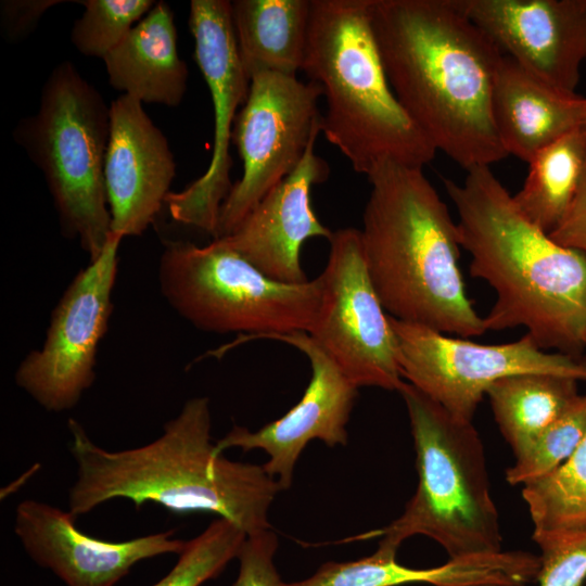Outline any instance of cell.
Instances as JSON below:
<instances>
[{"mask_svg":"<svg viewBox=\"0 0 586 586\" xmlns=\"http://www.w3.org/2000/svg\"><path fill=\"white\" fill-rule=\"evenodd\" d=\"M372 27L390 85L436 151L467 171L508 156L493 116L504 53L458 0H373Z\"/></svg>","mask_w":586,"mask_h":586,"instance_id":"obj_1","label":"cell"},{"mask_svg":"<svg viewBox=\"0 0 586 586\" xmlns=\"http://www.w3.org/2000/svg\"><path fill=\"white\" fill-rule=\"evenodd\" d=\"M458 214L459 243L470 273L496 301L487 330L523 327L543 349L579 357L586 337V255L564 247L532 222L491 170L476 167L462 182L444 179Z\"/></svg>","mask_w":586,"mask_h":586,"instance_id":"obj_2","label":"cell"},{"mask_svg":"<svg viewBox=\"0 0 586 586\" xmlns=\"http://www.w3.org/2000/svg\"><path fill=\"white\" fill-rule=\"evenodd\" d=\"M67 426L77 464L68 494L75 517L126 498L137 508L154 502L175 513H215L246 535L270 528L268 511L282 489L263 466L215 453L207 397L188 399L160 437L136 448L106 450L77 420L68 419Z\"/></svg>","mask_w":586,"mask_h":586,"instance_id":"obj_3","label":"cell"},{"mask_svg":"<svg viewBox=\"0 0 586 586\" xmlns=\"http://www.w3.org/2000/svg\"><path fill=\"white\" fill-rule=\"evenodd\" d=\"M423 168L378 166L362 215L366 267L385 313L459 337L486 332L460 270L457 222Z\"/></svg>","mask_w":586,"mask_h":586,"instance_id":"obj_4","label":"cell"},{"mask_svg":"<svg viewBox=\"0 0 586 586\" xmlns=\"http://www.w3.org/2000/svg\"><path fill=\"white\" fill-rule=\"evenodd\" d=\"M373 0H310L302 72L322 88L321 133L368 176L384 163L423 168L436 150L398 102L372 27Z\"/></svg>","mask_w":586,"mask_h":586,"instance_id":"obj_5","label":"cell"},{"mask_svg":"<svg viewBox=\"0 0 586 586\" xmlns=\"http://www.w3.org/2000/svg\"><path fill=\"white\" fill-rule=\"evenodd\" d=\"M398 393L416 450V493L387 526L347 540L380 537V548L397 552L405 539L424 535L440 544L449 559L501 551L498 511L476 429L408 382Z\"/></svg>","mask_w":586,"mask_h":586,"instance_id":"obj_6","label":"cell"},{"mask_svg":"<svg viewBox=\"0 0 586 586\" xmlns=\"http://www.w3.org/2000/svg\"><path fill=\"white\" fill-rule=\"evenodd\" d=\"M110 105L69 61L41 89L38 111L22 118L13 138L41 170L64 234L95 259L111 234L104 162Z\"/></svg>","mask_w":586,"mask_h":586,"instance_id":"obj_7","label":"cell"},{"mask_svg":"<svg viewBox=\"0 0 586 586\" xmlns=\"http://www.w3.org/2000/svg\"><path fill=\"white\" fill-rule=\"evenodd\" d=\"M158 283L173 309L196 329L247 332L251 339L308 333L322 295L320 276L300 284L275 281L220 239L204 246L167 241Z\"/></svg>","mask_w":586,"mask_h":586,"instance_id":"obj_8","label":"cell"},{"mask_svg":"<svg viewBox=\"0 0 586 586\" xmlns=\"http://www.w3.org/2000/svg\"><path fill=\"white\" fill-rule=\"evenodd\" d=\"M403 379L453 417L472 422L488 387L520 373H545L586 381V360L548 353L525 333L501 344H479L388 316Z\"/></svg>","mask_w":586,"mask_h":586,"instance_id":"obj_9","label":"cell"},{"mask_svg":"<svg viewBox=\"0 0 586 586\" xmlns=\"http://www.w3.org/2000/svg\"><path fill=\"white\" fill-rule=\"evenodd\" d=\"M321 97L320 85L297 76L263 72L251 77L232 131L243 175L221 204L216 239L231 234L298 166L310 141L321 133Z\"/></svg>","mask_w":586,"mask_h":586,"instance_id":"obj_10","label":"cell"},{"mask_svg":"<svg viewBox=\"0 0 586 586\" xmlns=\"http://www.w3.org/2000/svg\"><path fill=\"white\" fill-rule=\"evenodd\" d=\"M322 295L308 335L357 387L403 385L394 332L370 280L356 228L333 231Z\"/></svg>","mask_w":586,"mask_h":586,"instance_id":"obj_11","label":"cell"},{"mask_svg":"<svg viewBox=\"0 0 586 586\" xmlns=\"http://www.w3.org/2000/svg\"><path fill=\"white\" fill-rule=\"evenodd\" d=\"M123 238L111 232L101 254L77 273L52 313L43 345L28 353L16 369L17 386L48 411L74 408L94 381Z\"/></svg>","mask_w":586,"mask_h":586,"instance_id":"obj_12","label":"cell"},{"mask_svg":"<svg viewBox=\"0 0 586 586\" xmlns=\"http://www.w3.org/2000/svg\"><path fill=\"white\" fill-rule=\"evenodd\" d=\"M188 24L194 60L212 95L214 146L205 173L181 191H170L165 204L175 221L216 239L219 211L233 186L229 146L234 120L246 101L250 78L239 58L230 1L192 0Z\"/></svg>","mask_w":586,"mask_h":586,"instance_id":"obj_13","label":"cell"},{"mask_svg":"<svg viewBox=\"0 0 586 586\" xmlns=\"http://www.w3.org/2000/svg\"><path fill=\"white\" fill-rule=\"evenodd\" d=\"M302 352L310 362L311 378L301 400L280 419L257 431L240 425L215 443V453L239 447L243 451L262 449L269 460L265 471L281 489L292 485L295 463L311 440L328 446L347 443L346 425L357 397L358 387L339 369L327 353L306 332L272 335Z\"/></svg>","mask_w":586,"mask_h":586,"instance_id":"obj_14","label":"cell"},{"mask_svg":"<svg viewBox=\"0 0 586 586\" xmlns=\"http://www.w3.org/2000/svg\"><path fill=\"white\" fill-rule=\"evenodd\" d=\"M469 18L521 66L575 92L586 61V0H458Z\"/></svg>","mask_w":586,"mask_h":586,"instance_id":"obj_15","label":"cell"},{"mask_svg":"<svg viewBox=\"0 0 586 586\" xmlns=\"http://www.w3.org/2000/svg\"><path fill=\"white\" fill-rule=\"evenodd\" d=\"M76 517L42 501L26 499L15 510L14 533L28 556L66 586H114L141 560L179 555L184 540L174 531L113 543L88 536Z\"/></svg>","mask_w":586,"mask_h":586,"instance_id":"obj_16","label":"cell"},{"mask_svg":"<svg viewBox=\"0 0 586 586\" xmlns=\"http://www.w3.org/2000/svg\"><path fill=\"white\" fill-rule=\"evenodd\" d=\"M143 104L120 94L110 104L104 179L111 231L140 235L155 220L176 175L169 143Z\"/></svg>","mask_w":586,"mask_h":586,"instance_id":"obj_17","label":"cell"},{"mask_svg":"<svg viewBox=\"0 0 586 586\" xmlns=\"http://www.w3.org/2000/svg\"><path fill=\"white\" fill-rule=\"evenodd\" d=\"M315 137L298 166L277 183L229 235L218 238L266 277L286 284L308 281L301 264L309 238L330 240L333 231L317 218L310 192L329 167L314 152Z\"/></svg>","mask_w":586,"mask_h":586,"instance_id":"obj_18","label":"cell"},{"mask_svg":"<svg viewBox=\"0 0 586 586\" xmlns=\"http://www.w3.org/2000/svg\"><path fill=\"white\" fill-rule=\"evenodd\" d=\"M492 104L505 151L526 163L543 148L586 126V98L548 84L506 54L496 71Z\"/></svg>","mask_w":586,"mask_h":586,"instance_id":"obj_19","label":"cell"},{"mask_svg":"<svg viewBox=\"0 0 586 586\" xmlns=\"http://www.w3.org/2000/svg\"><path fill=\"white\" fill-rule=\"evenodd\" d=\"M109 84L143 103L175 107L188 88L189 71L180 58L174 12L156 1L103 60Z\"/></svg>","mask_w":586,"mask_h":586,"instance_id":"obj_20","label":"cell"},{"mask_svg":"<svg viewBox=\"0 0 586 586\" xmlns=\"http://www.w3.org/2000/svg\"><path fill=\"white\" fill-rule=\"evenodd\" d=\"M237 49L247 77L263 72L296 76L302 71L310 0L230 1Z\"/></svg>","mask_w":586,"mask_h":586,"instance_id":"obj_21","label":"cell"},{"mask_svg":"<svg viewBox=\"0 0 586 586\" xmlns=\"http://www.w3.org/2000/svg\"><path fill=\"white\" fill-rule=\"evenodd\" d=\"M496 423L514 456L531 443L579 395L571 378L520 373L501 378L487 390Z\"/></svg>","mask_w":586,"mask_h":586,"instance_id":"obj_22","label":"cell"},{"mask_svg":"<svg viewBox=\"0 0 586 586\" xmlns=\"http://www.w3.org/2000/svg\"><path fill=\"white\" fill-rule=\"evenodd\" d=\"M525 181L513 200L521 212L549 233L578 188L586 165V126L539 150L528 162Z\"/></svg>","mask_w":586,"mask_h":586,"instance_id":"obj_23","label":"cell"},{"mask_svg":"<svg viewBox=\"0 0 586 586\" xmlns=\"http://www.w3.org/2000/svg\"><path fill=\"white\" fill-rule=\"evenodd\" d=\"M533 539L586 531V432L572 455L548 475L523 485Z\"/></svg>","mask_w":586,"mask_h":586,"instance_id":"obj_24","label":"cell"},{"mask_svg":"<svg viewBox=\"0 0 586 586\" xmlns=\"http://www.w3.org/2000/svg\"><path fill=\"white\" fill-rule=\"evenodd\" d=\"M396 551L378 547L369 557L351 562H326L310 577L285 586H398L428 583L460 586L462 566L453 560L430 569H411L396 561Z\"/></svg>","mask_w":586,"mask_h":586,"instance_id":"obj_25","label":"cell"},{"mask_svg":"<svg viewBox=\"0 0 586 586\" xmlns=\"http://www.w3.org/2000/svg\"><path fill=\"white\" fill-rule=\"evenodd\" d=\"M586 432V395H578L569 408L549 424L506 471L512 485L542 479L561 466L575 450Z\"/></svg>","mask_w":586,"mask_h":586,"instance_id":"obj_26","label":"cell"},{"mask_svg":"<svg viewBox=\"0 0 586 586\" xmlns=\"http://www.w3.org/2000/svg\"><path fill=\"white\" fill-rule=\"evenodd\" d=\"M246 533L234 522L218 518L200 535L186 542L174 568L152 586H200L216 577L237 558Z\"/></svg>","mask_w":586,"mask_h":586,"instance_id":"obj_27","label":"cell"},{"mask_svg":"<svg viewBox=\"0 0 586 586\" xmlns=\"http://www.w3.org/2000/svg\"><path fill=\"white\" fill-rule=\"evenodd\" d=\"M82 15L75 21L71 41L88 58H104L155 5L154 0H79Z\"/></svg>","mask_w":586,"mask_h":586,"instance_id":"obj_28","label":"cell"},{"mask_svg":"<svg viewBox=\"0 0 586 586\" xmlns=\"http://www.w3.org/2000/svg\"><path fill=\"white\" fill-rule=\"evenodd\" d=\"M542 555L539 586H581L586 579V531L534 540Z\"/></svg>","mask_w":586,"mask_h":586,"instance_id":"obj_29","label":"cell"},{"mask_svg":"<svg viewBox=\"0 0 586 586\" xmlns=\"http://www.w3.org/2000/svg\"><path fill=\"white\" fill-rule=\"evenodd\" d=\"M277 548L278 537L270 528L246 535L237 556L240 569L232 586H285L273 563Z\"/></svg>","mask_w":586,"mask_h":586,"instance_id":"obj_30","label":"cell"},{"mask_svg":"<svg viewBox=\"0 0 586 586\" xmlns=\"http://www.w3.org/2000/svg\"><path fill=\"white\" fill-rule=\"evenodd\" d=\"M61 0H2L0 25L5 41L17 43L26 39L50 8L63 3Z\"/></svg>","mask_w":586,"mask_h":586,"instance_id":"obj_31","label":"cell"},{"mask_svg":"<svg viewBox=\"0 0 586 586\" xmlns=\"http://www.w3.org/2000/svg\"><path fill=\"white\" fill-rule=\"evenodd\" d=\"M549 235L558 244L586 255V165L570 206Z\"/></svg>","mask_w":586,"mask_h":586,"instance_id":"obj_32","label":"cell"},{"mask_svg":"<svg viewBox=\"0 0 586 586\" xmlns=\"http://www.w3.org/2000/svg\"><path fill=\"white\" fill-rule=\"evenodd\" d=\"M585 347H586V337H585Z\"/></svg>","mask_w":586,"mask_h":586,"instance_id":"obj_33","label":"cell"}]
</instances>
